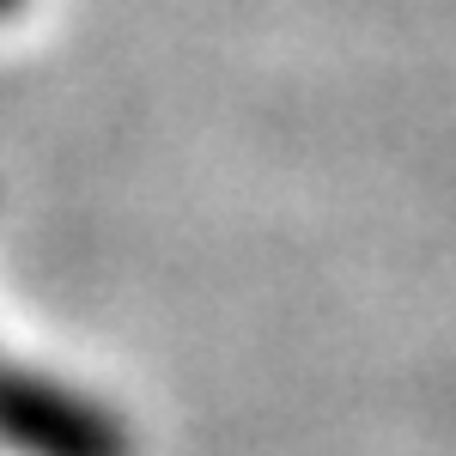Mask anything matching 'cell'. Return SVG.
<instances>
[{"label": "cell", "mask_w": 456, "mask_h": 456, "mask_svg": "<svg viewBox=\"0 0 456 456\" xmlns=\"http://www.w3.org/2000/svg\"><path fill=\"white\" fill-rule=\"evenodd\" d=\"M19 6H25V0H0V19H12V12H19Z\"/></svg>", "instance_id": "obj_2"}, {"label": "cell", "mask_w": 456, "mask_h": 456, "mask_svg": "<svg viewBox=\"0 0 456 456\" xmlns=\"http://www.w3.org/2000/svg\"><path fill=\"white\" fill-rule=\"evenodd\" d=\"M0 444L19 456H134V438L110 408L6 359H0Z\"/></svg>", "instance_id": "obj_1"}]
</instances>
